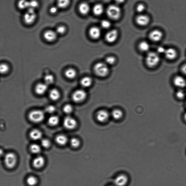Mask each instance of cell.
Here are the masks:
<instances>
[{"instance_id":"6da1fadb","label":"cell","mask_w":186,"mask_h":186,"mask_svg":"<svg viewBox=\"0 0 186 186\" xmlns=\"http://www.w3.org/2000/svg\"><path fill=\"white\" fill-rule=\"evenodd\" d=\"M107 14L111 19L116 20L119 19L121 16V10L118 5H111L108 7Z\"/></svg>"},{"instance_id":"7a4b0ae2","label":"cell","mask_w":186,"mask_h":186,"mask_svg":"<svg viewBox=\"0 0 186 186\" xmlns=\"http://www.w3.org/2000/svg\"><path fill=\"white\" fill-rule=\"evenodd\" d=\"M94 70L96 75L100 77H105L109 73V69L107 64L102 62L96 64Z\"/></svg>"},{"instance_id":"3957f363","label":"cell","mask_w":186,"mask_h":186,"mask_svg":"<svg viewBox=\"0 0 186 186\" xmlns=\"http://www.w3.org/2000/svg\"><path fill=\"white\" fill-rule=\"evenodd\" d=\"M160 60L159 54L157 52H151L147 55L145 59L146 63L149 67L153 68L158 64Z\"/></svg>"},{"instance_id":"277c9868","label":"cell","mask_w":186,"mask_h":186,"mask_svg":"<svg viewBox=\"0 0 186 186\" xmlns=\"http://www.w3.org/2000/svg\"><path fill=\"white\" fill-rule=\"evenodd\" d=\"M17 157L14 153H7L4 157V163L6 167L12 169L15 166L17 163Z\"/></svg>"},{"instance_id":"5b68a950","label":"cell","mask_w":186,"mask_h":186,"mask_svg":"<svg viewBox=\"0 0 186 186\" xmlns=\"http://www.w3.org/2000/svg\"><path fill=\"white\" fill-rule=\"evenodd\" d=\"M36 14L35 10L33 9L29 8L23 16V20L27 25H31L35 22L36 19Z\"/></svg>"},{"instance_id":"8992f818","label":"cell","mask_w":186,"mask_h":186,"mask_svg":"<svg viewBox=\"0 0 186 186\" xmlns=\"http://www.w3.org/2000/svg\"><path fill=\"white\" fill-rule=\"evenodd\" d=\"M45 116L44 112L39 110L33 111L29 114V119L34 123H39L42 121Z\"/></svg>"},{"instance_id":"52a82bcc","label":"cell","mask_w":186,"mask_h":186,"mask_svg":"<svg viewBox=\"0 0 186 186\" xmlns=\"http://www.w3.org/2000/svg\"><path fill=\"white\" fill-rule=\"evenodd\" d=\"M87 93L83 90H78L75 91L72 95V98L74 101L76 103H80L86 98Z\"/></svg>"},{"instance_id":"ba28073f","label":"cell","mask_w":186,"mask_h":186,"mask_svg":"<svg viewBox=\"0 0 186 186\" xmlns=\"http://www.w3.org/2000/svg\"><path fill=\"white\" fill-rule=\"evenodd\" d=\"M63 124L65 128L68 129H73L77 126V122L75 118L68 116L65 118Z\"/></svg>"},{"instance_id":"9c48e42d","label":"cell","mask_w":186,"mask_h":186,"mask_svg":"<svg viewBox=\"0 0 186 186\" xmlns=\"http://www.w3.org/2000/svg\"><path fill=\"white\" fill-rule=\"evenodd\" d=\"M118 33L116 30H112L108 32L105 36L106 41L109 43H114L118 37Z\"/></svg>"},{"instance_id":"30bf717a","label":"cell","mask_w":186,"mask_h":186,"mask_svg":"<svg viewBox=\"0 0 186 186\" xmlns=\"http://www.w3.org/2000/svg\"><path fill=\"white\" fill-rule=\"evenodd\" d=\"M174 85L179 89H183L186 87V80L181 76H175L173 79Z\"/></svg>"},{"instance_id":"8fae6325","label":"cell","mask_w":186,"mask_h":186,"mask_svg":"<svg viewBox=\"0 0 186 186\" xmlns=\"http://www.w3.org/2000/svg\"><path fill=\"white\" fill-rule=\"evenodd\" d=\"M150 19L149 16L145 15H139L136 18V23L141 26L147 25L150 22Z\"/></svg>"},{"instance_id":"7c38bea8","label":"cell","mask_w":186,"mask_h":186,"mask_svg":"<svg viewBox=\"0 0 186 186\" xmlns=\"http://www.w3.org/2000/svg\"><path fill=\"white\" fill-rule=\"evenodd\" d=\"M109 113L106 110H100L98 111L96 114V118L98 121L101 122V123H104L106 121L109 117Z\"/></svg>"},{"instance_id":"4fadbf2b","label":"cell","mask_w":186,"mask_h":186,"mask_svg":"<svg viewBox=\"0 0 186 186\" xmlns=\"http://www.w3.org/2000/svg\"><path fill=\"white\" fill-rule=\"evenodd\" d=\"M163 33L161 31L155 30L151 32L149 34V38L151 41L154 42H158L162 39L163 37Z\"/></svg>"},{"instance_id":"5bb4252c","label":"cell","mask_w":186,"mask_h":186,"mask_svg":"<svg viewBox=\"0 0 186 186\" xmlns=\"http://www.w3.org/2000/svg\"><path fill=\"white\" fill-rule=\"evenodd\" d=\"M57 35L58 34L56 31L48 30L45 32L43 36L46 41L51 42L55 41Z\"/></svg>"},{"instance_id":"9a60e30c","label":"cell","mask_w":186,"mask_h":186,"mask_svg":"<svg viewBox=\"0 0 186 186\" xmlns=\"http://www.w3.org/2000/svg\"><path fill=\"white\" fill-rule=\"evenodd\" d=\"M101 32L100 28L97 27H93L89 31V35L92 39H99L101 35Z\"/></svg>"},{"instance_id":"2e32d148","label":"cell","mask_w":186,"mask_h":186,"mask_svg":"<svg viewBox=\"0 0 186 186\" xmlns=\"http://www.w3.org/2000/svg\"><path fill=\"white\" fill-rule=\"evenodd\" d=\"M127 176L124 174H120L115 180V183L117 186H125L128 182Z\"/></svg>"},{"instance_id":"e0dca14e","label":"cell","mask_w":186,"mask_h":186,"mask_svg":"<svg viewBox=\"0 0 186 186\" xmlns=\"http://www.w3.org/2000/svg\"><path fill=\"white\" fill-rule=\"evenodd\" d=\"M45 163V158L42 156H38L34 158L33 161V166L36 168H42L44 165Z\"/></svg>"},{"instance_id":"ac0fdd59","label":"cell","mask_w":186,"mask_h":186,"mask_svg":"<svg viewBox=\"0 0 186 186\" xmlns=\"http://www.w3.org/2000/svg\"><path fill=\"white\" fill-rule=\"evenodd\" d=\"M167 59L173 60L175 59L178 56V52L175 49L170 48L166 50L164 54Z\"/></svg>"},{"instance_id":"d6986e66","label":"cell","mask_w":186,"mask_h":186,"mask_svg":"<svg viewBox=\"0 0 186 186\" xmlns=\"http://www.w3.org/2000/svg\"><path fill=\"white\" fill-rule=\"evenodd\" d=\"M90 7L88 3L85 2L81 3L79 6V11L80 13L83 15H87L90 12Z\"/></svg>"},{"instance_id":"ffe728a7","label":"cell","mask_w":186,"mask_h":186,"mask_svg":"<svg viewBox=\"0 0 186 186\" xmlns=\"http://www.w3.org/2000/svg\"><path fill=\"white\" fill-rule=\"evenodd\" d=\"M48 89V85L45 83H39L36 85L35 88L36 94L39 95H43L47 91Z\"/></svg>"},{"instance_id":"44dd1931","label":"cell","mask_w":186,"mask_h":186,"mask_svg":"<svg viewBox=\"0 0 186 186\" xmlns=\"http://www.w3.org/2000/svg\"><path fill=\"white\" fill-rule=\"evenodd\" d=\"M104 12V8L103 5L100 4L95 5L93 8V12L95 15L99 16L103 14Z\"/></svg>"},{"instance_id":"7402d4cb","label":"cell","mask_w":186,"mask_h":186,"mask_svg":"<svg viewBox=\"0 0 186 186\" xmlns=\"http://www.w3.org/2000/svg\"><path fill=\"white\" fill-rule=\"evenodd\" d=\"M30 136L32 139L37 140L41 139L42 136V134L38 129H34L30 132Z\"/></svg>"},{"instance_id":"603a6c76","label":"cell","mask_w":186,"mask_h":186,"mask_svg":"<svg viewBox=\"0 0 186 186\" xmlns=\"http://www.w3.org/2000/svg\"><path fill=\"white\" fill-rule=\"evenodd\" d=\"M56 141L58 144L61 145H64L68 142V138L64 135H59L56 138Z\"/></svg>"},{"instance_id":"cb8c5ba5","label":"cell","mask_w":186,"mask_h":186,"mask_svg":"<svg viewBox=\"0 0 186 186\" xmlns=\"http://www.w3.org/2000/svg\"><path fill=\"white\" fill-rule=\"evenodd\" d=\"M138 48L141 52L148 51L150 49V45L147 42L143 41L140 42L138 45Z\"/></svg>"},{"instance_id":"d4e9b609","label":"cell","mask_w":186,"mask_h":186,"mask_svg":"<svg viewBox=\"0 0 186 186\" xmlns=\"http://www.w3.org/2000/svg\"><path fill=\"white\" fill-rule=\"evenodd\" d=\"M77 75L76 71L74 68H69L65 72V76L68 79H73L75 78Z\"/></svg>"},{"instance_id":"484cf974","label":"cell","mask_w":186,"mask_h":186,"mask_svg":"<svg viewBox=\"0 0 186 186\" xmlns=\"http://www.w3.org/2000/svg\"><path fill=\"white\" fill-rule=\"evenodd\" d=\"M60 96H61V94L59 91L56 89H52L49 94V96L51 99L54 101H56L59 99Z\"/></svg>"},{"instance_id":"4316f807","label":"cell","mask_w":186,"mask_h":186,"mask_svg":"<svg viewBox=\"0 0 186 186\" xmlns=\"http://www.w3.org/2000/svg\"><path fill=\"white\" fill-rule=\"evenodd\" d=\"M92 83V81L91 78L88 76L84 77L81 81V85L85 88H87V87H90Z\"/></svg>"},{"instance_id":"83f0119b","label":"cell","mask_w":186,"mask_h":186,"mask_svg":"<svg viewBox=\"0 0 186 186\" xmlns=\"http://www.w3.org/2000/svg\"><path fill=\"white\" fill-rule=\"evenodd\" d=\"M70 3V0H58L57 6L59 8L65 9L67 8Z\"/></svg>"},{"instance_id":"f1b7e54d","label":"cell","mask_w":186,"mask_h":186,"mask_svg":"<svg viewBox=\"0 0 186 186\" xmlns=\"http://www.w3.org/2000/svg\"><path fill=\"white\" fill-rule=\"evenodd\" d=\"M112 117L115 120H119L123 115V112L120 109H115L111 113Z\"/></svg>"},{"instance_id":"f546056e","label":"cell","mask_w":186,"mask_h":186,"mask_svg":"<svg viewBox=\"0 0 186 186\" xmlns=\"http://www.w3.org/2000/svg\"><path fill=\"white\" fill-rule=\"evenodd\" d=\"M18 5L19 8L21 10H24L29 7V1L27 0H19Z\"/></svg>"},{"instance_id":"4dcf8cb0","label":"cell","mask_w":186,"mask_h":186,"mask_svg":"<svg viewBox=\"0 0 186 186\" xmlns=\"http://www.w3.org/2000/svg\"><path fill=\"white\" fill-rule=\"evenodd\" d=\"M27 183L29 186H35L38 183V180L35 176H30L27 178Z\"/></svg>"},{"instance_id":"1f68e13d","label":"cell","mask_w":186,"mask_h":186,"mask_svg":"<svg viewBox=\"0 0 186 186\" xmlns=\"http://www.w3.org/2000/svg\"><path fill=\"white\" fill-rule=\"evenodd\" d=\"M30 151L34 154H38L41 152V149L39 145L37 144H32L30 147Z\"/></svg>"},{"instance_id":"d6a6232c","label":"cell","mask_w":186,"mask_h":186,"mask_svg":"<svg viewBox=\"0 0 186 186\" xmlns=\"http://www.w3.org/2000/svg\"><path fill=\"white\" fill-rule=\"evenodd\" d=\"M59 121V118L58 116H53L50 117L48 120V123L51 125L55 126L57 125Z\"/></svg>"},{"instance_id":"836d02e7","label":"cell","mask_w":186,"mask_h":186,"mask_svg":"<svg viewBox=\"0 0 186 186\" xmlns=\"http://www.w3.org/2000/svg\"><path fill=\"white\" fill-rule=\"evenodd\" d=\"M45 83L47 85L52 84L54 81V78L51 74H47L44 78Z\"/></svg>"},{"instance_id":"e575fe53","label":"cell","mask_w":186,"mask_h":186,"mask_svg":"<svg viewBox=\"0 0 186 186\" xmlns=\"http://www.w3.org/2000/svg\"><path fill=\"white\" fill-rule=\"evenodd\" d=\"M186 92L183 90V89H179L177 91L176 93V96L178 99H183L185 98Z\"/></svg>"},{"instance_id":"d590c367","label":"cell","mask_w":186,"mask_h":186,"mask_svg":"<svg viewBox=\"0 0 186 186\" xmlns=\"http://www.w3.org/2000/svg\"><path fill=\"white\" fill-rule=\"evenodd\" d=\"M70 144L72 147L74 148H77L79 147L80 144H81V142L78 138H73L71 139Z\"/></svg>"},{"instance_id":"8d00e7d4","label":"cell","mask_w":186,"mask_h":186,"mask_svg":"<svg viewBox=\"0 0 186 186\" xmlns=\"http://www.w3.org/2000/svg\"><path fill=\"white\" fill-rule=\"evenodd\" d=\"M67 29L66 27L64 25H60L58 26L56 29V32L58 35H62L65 34L66 32Z\"/></svg>"},{"instance_id":"74e56055","label":"cell","mask_w":186,"mask_h":186,"mask_svg":"<svg viewBox=\"0 0 186 186\" xmlns=\"http://www.w3.org/2000/svg\"><path fill=\"white\" fill-rule=\"evenodd\" d=\"M9 70L8 65L5 63L2 64L0 66V72L2 74H5Z\"/></svg>"},{"instance_id":"f35d334b","label":"cell","mask_w":186,"mask_h":186,"mask_svg":"<svg viewBox=\"0 0 186 186\" xmlns=\"http://www.w3.org/2000/svg\"><path fill=\"white\" fill-rule=\"evenodd\" d=\"M116 61V58L113 56H109L105 59V63L108 65H114Z\"/></svg>"},{"instance_id":"ab89813d","label":"cell","mask_w":186,"mask_h":186,"mask_svg":"<svg viewBox=\"0 0 186 186\" xmlns=\"http://www.w3.org/2000/svg\"><path fill=\"white\" fill-rule=\"evenodd\" d=\"M38 5H39V3L36 0H31L29 1L28 8H32L35 10V9L38 8Z\"/></svg>"},{"instance_id":"60d3db41","label":"cell","mask_w":186,"mask_h":186,"mask_svg":"<svg viewBox=\"0 0 186 186\" xmlns=\"http://www.w3.org/2000/svg\"><path fill=\"white\" fill-rule=\"evenodd\" d=\"M111 23L110 22L107 20H103L101 22V25L102 28L107 29H108L111 26Z\"/></svg>"},{"instance_id":"b9f144b4","label":"cell","mask_w":186,"mask_h":186,"mask_svg":"<svg viewBox=\"0 0 186 186\" xmlns=\"http://www.w3.org/2000/svg\"><path fill=\"white\" fill-rule=\"evenodd\" d=\"M64 112L67 114H70L73 111V107L71 105H67L65 106L63 108Z\"/></svg>"},{"instance_id":"7bdbcfd3","label":"cell","mask_w":186,"mask_h":186,"mask_svg":"<svg viewBox=\"0 0 186 186\" xmlns=\"http://www.w3.org/2000/svg\"><path fill=\"white\" fill-rule=\"evenodd\" d=\"M41 145L42 146L45 148H48L50 146V142L47 139H43L42 140Z\"/></svg>"},{"instance_id":"ee69618b","label":"cell","mask_w":186,"mask_h":186,"mask_svg":"<svg viewBox=\"0 0 186 186\" xmlns=\"http://www.w3.org/2000/svg\"><path fill=\"white\" fill-rule=\"evenodd\" d=\"M46 112L48 114H52L56 111V108L53 105H50L46 107L45 109Z\"/></svg>"},{"instance_id":"f6af8a7d","label":"cell","mask_w":186,"mask_h":186,"mask_svg":"<svg viewBox=\"0 0 186 186\" xmlns=\"http://www.w3.org/2000/svg\"><path fill=\"white\" fill-rule=\"evenodd\" d=\"M145 9V7L143 4H139L136 7V11L140 13H142L144 12Z\"/></svg>"},{"instance_id":"bcb514c9","label":"cell","mask_w":186,"mask_h":186,"mask_svg":"<svg viewBox=\"0 0 186 186\" xmlns=\"http://www.w3.org/2000/svg\"><path fill=\"white\" fill-rule=\"evenodd\" d=\"M58 6H52L51 7L50 9V12L51 14H55L58 12Z\"/></svg>"},{"instance_id":"7dc6e473","label":"cell","mask_w":186,"mask_h":186,"mask_svg":"<svg viewBox=\"0 0 186 186\" xmlns=\"http://www.w3.org/2000/svg\"><path fill=\"white\" fill-rule=\"evenodd\" d=\"M166 49H165L164 47L162 46H160L158 47L157 48V52L158 54H164L165 51Z\"/></svg>"},{"instance_id":"c3c4849f","label":"cell","mask_w":186,"mask_h":186,"mask_svg":"<svg viewBox=\"0 0 186 186\" xmlns=\"http://www.w3.org/2000/svg\"><path fill=\"white\" fill-rule=\"evenodd\" d=\"M125 0H115L116 3V4L119 5L122 4L125 2Z\"/></svg>"},{"instance_id":"681fc988","label":"cell","mask_w":186,"mask_h":186,"mask_svg":"<svg viewBox=\"0 0 186 186\" xmlns=\"http://www.w3.org/2000/svg\"><path fill=\"white\" fill-rule=\"evenodd\" d=\"M181 71L183 73L186 75V63L182 66Z\"/></svg>"},{"instance_id":"f907efd6","label":"cell","mask_w":186,"mask_h":186,"mask_svg":"<svg viewBox=\"0 0 186 186\" xmlns=\"http://www.w3.org/2000/svg\"><path fill=\"white\" fill-rule=\"evenodd\" d=\"M184 120H185V121H186V112L184 114Z\"/></svg>"},{"instance_id":"816d5d0a","label":"cell","mask_w":186,"mask_h":186,"mask_svg":"<svg viewBox=\"0 0 186 186\" xmlns=\"http://www.w3.org/2000/svg\"></svg>"},{"instance_id":"f5cc1de1","label":"cell","mask_w":186,"mask_h":186,"mask_svg":"<svg viewBox=\"0 0 186 186\" xmlns=\"http://www.w3.org/2000/svg\"></svg>"}]
</instances>
